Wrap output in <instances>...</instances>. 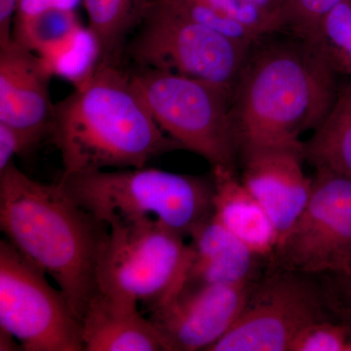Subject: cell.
<instances>
[{
  "label": "cell",
  "instance_id": "6da1fadb",
  "mask_svg": "<svg viewBox=\"0 0 351 351\" xmlns=\"http://www.w3.org/2000/svg\"><path fill=\"white\" fill-rule=\"evenodd\" d=\"M337 75L313 44L290 32L254 43L230 97L239 159L258 149H302V136L322 124L338 99Z\"/></svg>",
  "mask_w": 351,
  "mask_h": 351
},
{
  "label": "cell",
  "instance_id": "4316f807",
  "mask_svg": "<svg viewBox=\"0 0 351 351\" xmlns=\"http://www.w3.org/2000/svg\"><path fill=\"white\" fill-rule=\"evenodd\" d=\"M83 0H55V8L66 12L76 13Z\"/></svg>",
  "mask_w": 351,
  "mask_h": 351
},
{
  "label": "cell",
  "instance_id": "83f0119b",
  "mask_svg": "<svg viewBox=\"0 0 351 351\" xmlns=\"http://www.w3.org/2000/svg\"><path fill=\"white\" fill-rule=\"evenodd\" d=\"M16 339L13 336H11L8 332L0 330V350H18L17 345H16Z\"/></svg>",
  "mask_w": 351,
  "mask_h": 351
},
{
  "label": "cell",
  "instance_id": "9c48e42d",
  "mask_svg": "<svg viewBox=\"0 0 351 351\" xmlns=\"http://www.w3.org/2000/svg\"><path fill=\"white\" fill-rule=\"evenodd\" d=\"M0 330L25 351H84L82 321L61 290L7 241H0Z\"/></svg>",
  "mask_w": 351,
  "mask_h": 351
},
{
  "label": "cell",
  "instance_id": "30bf717a",
  "mask_svg": "<svg viewBox=\"0 0 351 351\" xmlns=\"http://www.w3.org/2000/svg\"><path fill=\"white\" fill-rule=\"evenodd\" d=\"M306 207L279 240L269 269L337 274L351 261V178L318 168Z\"/></svg>",
  "mask_w": 351,
  "mask_h": 351
},
{
  "label": "cell",
  "instance_id": "52a82bcc",
  "mask_svg": "<svg viewBox=\"0 0 351 351\" xmlns=\"http://www.w3.org/2000/svg\"><path fill=\"white\" fill-rule=\"evenodd\" d=\"M191 261L184 237L169 228L154 223H117L110 226L99 290L149 311L179 293Z\"/></svg>",
  "mask_w": 351,
  "mask_h": 351
},
{
  "label": "cell",
  "instance_id": "7402d4cb",
  "mask_svg": "<svg viewBox=\"0 0 351 351\" xmlns=\"http://www.w3.org/2000/svg\"><path fill=\"white\" fill-rule=\"evenodd\" d=\"M341 0H288L289 32L309 41L318 25Z\"/></svg>",
  "mask_w": 351,
  "mask_h": 351
},
{
  "label": "cell",
  "instance_id": "44dd1931",
  "mask_svg": "<svg viewBox=\"0 0 351 351\" xmlns=\"http://www.w3.org/2000/svg\"><path fill=\"white\" fill-rule=\"evenodd\" d=\"M243 11L252 32L258 39L289 32L288 0H232Z\"/></svg>",
  "mask_w": 351,
  "mask_h": 351
},
{
  "label": "cell",
  "instance_id": "d4e9b609",
  "mask_svg": "<svg viewBox=\"0 0 351 351\" xmlns=\"http://www.w3.org/2000/svg\"><path fill=\"white\" fill-rule=\"evenodd\" d=\"M36 145L22 131L0 122V172L13 162L14 157L27 154Z\"/></svg>",
  "mask_w": 351,
  "mask_h": 351
},
{
  "label": "cell",
  "instance_id": "8992f818",
  "mask_svg": "<svg viewBox=\"0 0 351 351\" xmlns=\"http://www.w3.org/2000/svg\"><path fill=\"white\" fill-rule=\"evenodd\" d=\"M252 46L191 19L165 0H151L126 44L122 66L171 71L232 93Z\"/></svg>",
  "mask_w": 351,
  "mask_h": 351
},
{
  "label": "cell",
  "instance_id": "3957f363",
  "mask_svg": "<svg viewBox=\"0 0 351 351\" xmlns=\"http://www.w3.org/2000/svg\"><path fill=\"white\" fill-rule=\"evenodd\" d=\"M49 138L63 173L145 167L182 147L152 117L123 66L95 64L54 104Z\"/></svg>",
  "mask_w": 351,
  "mask_h": 351
},
{
  "label": "cell",
  "instance_id": "cb8c5ba5",
  "mask_svg": "<svg viewBox=\"0 0 351 351\" xmlns=\"http://www.w3.org/2000/svg\"><path fill=\"white\" fill-rule=\"evenodd\" d=\"M53 8L55 0H19L14 15L13 40L22 43L34 23Z\"/></svg>",
  "mask_w": 351,
  "mask_h": 351
},
{
  "label": "cell",
  "instance_id": "484cf974",
  "mask_svg": "<svg viewBox=\"0 0 351 351\" xmlns=\"http://www.w3.org/2000/svg\"><path fill=\"white\" fill-rule=\"evenodd\" d=\"M19 0H0V45L12 40L14 15Z\"/></svg>",
  "mask_w": 351,
  "mask_h": 351
},
{
  "label": "cell",
  "instance_id": "5b68a950",
  "mask_svg": "<svg viewBox=\"0 0 351 351\" xmlns=\"http://www.w3.org/2000/svg\"><path fill=\"white\" fill-rule=\"evenodd\" d=\"M124 68L164 133L182 149L203 157L211 168L239 172L228 90L161 69Z\"/></svg>",
  "mask_w": 351,
  "mask_h": 351
},
{
  "label": "cell",
  "instance_id": "ba28073f",
  "mask_svg": "<svg viewBox=\"0 0 351 351\" xmlns=\"http://www.w3.org/2000/svg\"><path fill=\"white\" fill-rule=\"evenodd\" d=\"M314 277L267 269L252 287L239 319L207 351H290L304 328L338 320L325 286Z\"/></svg>",
  "mask_w": 351,
  "mask_h": 351
},
{
  "label": "cell",
  "instance_id": "9a60e30c",
  "mask_svg": "<svg viewBox=\"0 0 351 351\" xmlns=\"http://www.w3.org/2000/svg\"><path fill=\"white\" fill-rule=\"evenodd\" d=\"M138 304L99 292L82 320L84 351H165L160 334Z\"/></svg>",
  "mask_w": 351,
  "mask_h": 351
},
{
  "label": "cell",
  "instance_id": "277c9868",
  "mask_svg": "<svg viewBox=\"0 0 351 351\" xmlns=\"http://www.w3.org/2000/svg\"><path fill=\"white\" fill-rule=\"evenodd\" d=\"M64 191L108 226L154 223L182 237L214 214V179L149 168L97 170L61 175Z\"/></svg>",
  "mask_w": 351,
  "mask_h": 351
},
{
  "label": "cell",
  "instance_id": "4fadbf2b",
  "mask_svg": "<svg viewBox=\"0 0 351 351\" xmlns=\"http://www.w3.org/2000/svg\"><path fill=\"white\" fill-rule=\"evenodd\" d=\"M304 161L302 149L295 147L258 149L239 159L240 180L269 215L279 240L294 225L311 195L313 178L304 173Z\"/></svg>",
  "mask_w": 351,
  "mask_h": 351
},
{
  "label": "cell",
  "instance_id": "8fae6325",
  "mask_svg": "<svg viewBox=\"0 0 351 351\" xmlns=\"http://www.w3.org/2000/svg\"><path fill=\"white\" fill-rule=\"evenodd\" d=\"M255 283L182 286L170 301L149 311L165 351H207L239 319Z\"/></svg>",
  "mask_w": 351,
  "mask_h": 351
},
{
  "label": "cell",
  "instance_id": "5bb4252c",
  "mask_svg": "<svg viewBox=\"0 0 351 351\" xmlns=\"http://www.w3.org/2000/svg\"><path fill=\"white\" fill-rule=\"evenodd\" d=\"M189 237L191 261L182 286L246 285L257 282L267 271L263 265L269 262L226 230L214 214Z\"/></svg>",
  "mask_w": 351,
  "mask_h": 351
},
{
  "label": "cell",
  "instance_id": "ffe728a7",
  "mask_svg": "<svg viewBox=\"0 0 351 351\" xmlns=\"http://www.w3.org/2000/svg\"><path fill=\"white\" fill-rule=\"evenodd\" d=\"M290 351H351V329L335 319L313 323L298 335Z\"/></svg>",
  "mask_w": 351,
  "mask_h": 351
},
{
  "label": "cell",
  "instance_id": "ac0fdd59",
  "mask_svg": "<svg viewBox=\"0 0 351 351\" xmlns=\"http://www.w3.org/2000/svg\"><path fill=\"white\" fill-rule=\"evenodd\" d=\"M304 160L315 169L335 171L351 178V99L339 92L331 112L304 142Z\"/></svg>",
  "mask_w": 351,
  "mask_h": 351
},
{
  "label": "cell",
  "instance_id": "2e32d148",
  "mask_svg": "<svg viewBox=\"0 0 351 351\" xmlns=\"http://www.w3.org/2000/svg\"><path fill=\"white\" fill-rule=\"evenodd\" d=\"M214 179V216L226 230L269 263L278 233L269 215L240 180L239 172L211 168Z\"/></svg>",
  "mask_w": 351,
  "mask_h": 351
},
{
  "label": "cell",
  "instance_id": "f1b7e54d",
  "mask_svg": "<svg viewBox=\"0 0 351 351\" xmlns=\"http://www.w3.org/2000/svg\"><path fill=\"white\" fill-rule=\"evenodd\" d=\"M341 93H343L346 95V96H348V98L351 99V77H350V82L348 83V85L345 88H343V89H341Z\"/></svg>",
  "mask_w": 351,
  "mask_h": 351
},
{
  "label": "cell",
  "instance_id": "7c38bea8",
  "mask_svg": "<svg viewBox=\"0 0 351 351\" xmlns=\"http://www.w3.org/2000/svg\"><path fill=\"white\" fill-rule=\"evenodd\" d=\"M53 75L45 59L13 39L0 45V122L22 131L36 145L49 137Z\"/></svg>",
  "mask_w": 351,
  "mask_h": 351
},
{
  "label": "cell",
  "instance_id": "e0dca14e",
  "mask_svg": "<svg viewBox=\"0 0 351 351\" xmlns=\"http://www.w3.org/2000/svg\"><path fill=\"white\" fill-rule=\"evenodd\" d=\"M151 0H83L88 34L96 47L98 64L122 66L129 38L144 17Z\"/></svg>",
  "mask_w": 351,
  "mask_h": 351
},
{
  "label": "cell",
  "instance_id": "603a6c76",
  "mask_svg": "<svg viewBox=\"0 0 351 351\" xmlns=\"http://www.w3.org/2000/svg\"><path fill=\"white\" fill-rule=\"evenodd\" d=\"M327 276L334 277L325 286L332 313L351 329V261L341 271Z\"/></svg>",
  "mask_w": 351,
  "mask_h": 351
},
{
  "label": "cell",
  "instance_id": "7a4b0ae2",
  "mask_svg": "<svg viewBox=\"0 0 351 351\" xmlns=\"http://www.w3.org/2000/svg\"><path fill=\"white\" fill-rule=\"evenodd\" d=\"M0 228L16 250L53 278L82 321L100 292L99 267L110 226L59 182L32 180L13 161L0 172Z\"/></svg>",
  "mask_w": 351,
  "mask_h": 351
},
{
  "label": "cell",
  "instance_id": "d6986e66",
  "mask_svg": "<svg viewBox=\"0 0 351 351\" xmlns=\"http://www.w3.org/2000/svg\"><path fill=\"white\" fill-rule=\"evenodd\" d=\"M309 43L337 75L351 77V0H341L332 7Z\"/></svg>",
  "mask_w": 351,
  "mask_h": 351
}]
</instances>
